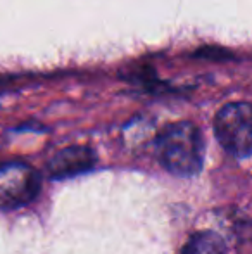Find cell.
I'll use <instances>...</instances> for the list:
<instances>
[{
    "label": "cell",
    "instance_id": "obj_1",
    "mask_svg": "<svg viewBox=\"0 0 252 254\" xmlns=\"http://www.w3.org/2000/svg\"><path fill=\"white\" fill-rule=\"evenodd\" d=\"M155 151L161 166L175 177H195L204 164V138L190 121L162 128L155 138Z\"/></svg>",
    "mask_w": 252,
    "mask_h": 254
},
{
    "label": "cell",
    "instance_id": "obj_2",
    "mask_svg": "<svg viewBox=\"0 0 252 254\" xmlns=\"http://www.w3.org/2000/svg\"><path fill=\"white\" fill-rule=\"evenodd\" d=\"M214 133L226 152L235 157L252 156V104L230 102L214 116Z\"/></svg>",
    "mask_w": 252,
    "mask_h": 254
},
{
    "label": "cell",
    "instance_id": "obj_3",
    "mask_svg": "<svg viewBox=\"0 0 252 254\" xmlns=\"http://www.w3.org/2000/svg\"><path fill=\"white\" fill-rule=\"evenodd\" d=\"M42 178L26 163H5L0 166V209L9 211L26 206L38 195Z\"/></svg>",
    "mask_w": 252,
    "mask_h": 254
},
{
    "label": "cell",
    "instance_id": "obj_4",
    "mask_svg": "<svg viewBox=\"0 0 252 254\" xmlns=\"http://www.w3.org/2000/svg\"><path fill=\"white\" fill-rule=\"evenodd\" d=\"M95 152L85 145H73L59 151L47 163V173L54 180L76 177V175L87 173L95 166Z\"/></svg>",
    "mask_w": 252,
    "mask_h": 254
},
{
    "label": "cell",
    "instance_id": "obj_5",
    "mask_svg": "<svg viewBox=\"0 0 252 254\" xmlns=\"http://www.w3.org/2000/svg\"><path fill=\"white\" fill-rule=\"evenodd\" d=\"M182 254H226V244L214 232H199L187 242Z\"/></svg>",
    "mask_w": 252,
    "mask_h": 254
}]
</instances>
